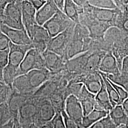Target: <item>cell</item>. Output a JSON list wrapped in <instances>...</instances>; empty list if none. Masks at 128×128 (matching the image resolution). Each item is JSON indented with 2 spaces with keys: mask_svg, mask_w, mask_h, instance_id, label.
I'll list each match as a JSON object with an SVG mask.
<instances>
[{
  "mask_svg": "<svg viewBox=\"0 0 128 128\" xmlns=\"http://www.w3.org/2000/svg\"><path fill=\"white\" fill-rule=\"evenodd\" d=\"M92 40L89 36L87 27L80 23L76 24L73 36L64 59L66 61L91 49Z\"/></svg>",
  "mask_w": 128,
  "mask_h": 128,
  "instance_id": "obj_1",
  "label": "cell"
},
{
  "mask_svg": "<svg viewBox=\"0 0 128 128\" xmlns=\"http://www.w3.org/2000/svg\"><path fill=\"white\" fill-rule=\"evenodd\" d=\"M22 2L16 0L7 6L1 18L3 24L13 28L25 29L22 22Z\"/></svg>",
  "mask_w": 128,
  "mask_h": 128,
  "instance_id": "obj_2",
  "label": "cell"
},
{
  "mask_svg": "<svg viewBox=\"0 0 128 128\" xmlns=\"http://www.w3.org/2000/svg\"><path fill=\"white\" fill-rule=\"evenodd\" d=\"M76 24L68 28L56 36L51 38L48 44L46 50L54 52L64 58L72 39Z\"/></svg>",
  "mask_w": 128,
  "mask_h": 128,
  "instance_id": "obj_3",
  "label": "cell"
},
{
  "mask_svg": "<svg viewBox=\"0 0 128 128\" xmlns=\"http://www.w3.org/2000/svg\"><path fill=\"white\" fill-rule=\"evenodd\" d=\"M75 24L76 23L74 22L63 12L59 10L43 26L46 28L50 38H52Z\"/></svg>",
  "mask_w": 128,
  "mask_h": 128,
  "instance_id": "obj_4",
  "label": "cell"
},
{
  "mask_svg": "<svg viewBox=\"0 0 128 128\" xmlns=\"http://www.w3.org/2000/svg\"><path fill=\"white\" fill-rule=\"evenodd\" d=\"M45 68L42 54L34 48L28 51L18 68V76L27 74L33 69Z\"/></svg>",
  "mask_w": 128,
  "mask_h": 128,
  "instance_id": "obj_5",
  "label": "cell"
},
{
  "mask_svg": "<svg viewBox=\"0 0 128 128\" xmlns=\"http://www.w3.org/2000/svg\"><path fill=\"white\" fill-rule=\"evenodd\" d=\"M84 12L98 21L109 23L114 27L115 21L119 9H107L92 6L88 2L82 6Z\"/></svg>",
  "mask_w": 128,
  "mask_h": 128,
  "instance_id": "obj_6",
  "label": "cell"
},
{
  "mask_svg": "<svg viewBox=\"0 0 128 128\" xmlns=\"http://www.w3.org/2000/svg\"><path fill=\"white\" fill-rule=\"evenodd\" d=\"M38 100L32 96L21 106L18 112V120L21 125L35 124Z\"/></svg>",
  "mask_w": 128,
  "mask_h": 128,
  "instance_id": "obj_7",
  "label": "cell"
},
{
  "mask_svg": "<svg viewBox=\"0 0 128 128\" xmlns=\"http://www.w3.org/2000/svg\"><path fill=\"white\" fill-rule=\"evenodd\" d=\"M28 36L32 41L33 48L42 54L46 50L51 38L46 30L43 26L36 24L31 29Z\"/></svg>",
  "mask_w": 128,
  "mask_h": 128,
  "instance_id": "obj_8",
  "label": "cell"
},
{
  "mask_svg": "<svg viewBox=\"0 0 128 128\" xmlns=\"http://www.w3.org/2000/svg\"><path fill=\"white\" fill-rule=\"evenodd\" d=\"M64 111L69 118L81 127L84 114L81 102L76 96L70 94L67 97L65 101Z\"/></svg>",
  "mask_w": 128,
  "mask_h": 128,
  "instance_id": "obj_9",
  "label": "cell"
},
{
  "mask_svg": "<svg viewBox=\"0 0 128 128\" xmlns=\"http://www.w3.org/2000/svg\"><path fill=\"white\" fill-rule=\"evenodd\" d=\"M38 99V104L35 124L38 127L50 122L55 116L56 111L48 99Z\"/></svg>",
  "mask_w": 128,
  "mask_h": 128,
  "instance_id": "obj_10",
  "label": "cell"
},
{
  "mask_svg": "<svg viewBox=\"0 0 128 128\" xmlns=\"http://www.w3.org/2000/svg\"><path fill=\"white\" fill-rule=\"evenodd\" d=\"M33 48L32 45H18L11 42L10 46L7 66L14 68L18 69L27 52Z\"/></svg>",
  "mask_w": 128,
  "mask_h": 128,
  "instance_id": "obj_11",
  "label": "cell"
},
{
  "mask_svg": "<svg viewBox=\"0 0 128 128\" xmlns=\"http://www.w3.org/2000/svg\"><path fill=\"white\" fill-rule=\"evenodd\" d=\"M0 31L4 33L14 44L18 45H32V41L25 29L13 28L2 24Z\"/></svg>",
  "mask_w": 128,
  "mask_h": 128,
  "instance_id": "obj_12",
  "label": "cell"
},
{
  "mask_svg": "<svg viewBox=\"0 0 128 128\" xmlns=\"http://www.w3.org/2000/svg\"><path fill=\"white\" fill-rule=\"evenodd\" d=\"M32 96L22 94L13 89H12L7 103L15 124L17 125L20 124L18 120V112L21 106Z\"/></svg>",
  "mask_w": 128,
  "mask_h": 128,
  "instance_id": "obj_13",
  "label": "cell"
},
{
  "mask_svg": "<svg viewBox=\"0 0 128 128\" xmlns=\"http://www.w3.org/2000/svg\"><path fill=\"white\" fill-rule=\"evenodd\" d=\"M28 82L34 92L50 79L52 74L46 68L33 69L26 74Z\"/></svg>",
  "mask_w": 128,
  "mask_h": 128,
  "instance_id": "obj_14",
  "label": "cell"
},
{
  "mask_svg": "<svg viewBox=\"0 0 128 128\" xmlns=\"http://www.w3.org/2000/svg\"><path fill=\"white\" fill-rule=\"evenodd\" d=\"M42 56L45 61V68L52 74L61 71L66 65V62L64 58L54 52L46 50Z\"/></svg>",
  "mask_w": 128,
  "mask_h": 128,
  "instance_id": "obj_15",
  "label": "cell"
},
{
  "mask_svg": "<svg viewBox=\"0 0 128 128\" xmlns=\"http://www.w3.org/2000/svg\"><path fill=\"white\" fill-rule=\"evenodd\" d=\"M22 10L23 25L28 35L33 26L37 24L36 20L37 10L28 0L22 2Z\"/></svg>",
  "mask_w": 128,
  "mask_h": 128,
  "instance_id": "obj_16",
  "label": "cell"
},
{
  "mask_svg": "<svg viewBox=\"0 0 128 128\" xmlns=\"http://www.w3.org/2000/svg\"><path fill=\"white\" fill-rule=\"evenodd\" d=\"M99 71L106 74L117 75L120 73L117 60L111 50L107 51L101 60Z\"/></svg>",
  "mask_w": 128,
  "mask_h": 128,
  "instance_id": "obj_17",
  "label": "cell"
},
{
  "mask_svg": "<svg viewBox=\"0 0 128 128\" xmlns=\"http://www.w3.org/2000/svg\"><path fill=\"white\" fill-rule=\"evenodd\" d=\"M59 10L53 0H48L46 4L36 12V20L37 24L43 26Z\"/></svg>",
  "mask_w": 128,
  "mask_h": 128,
  "instance_id": "obj_18",
  "label": "cell"
},
{
  "mask_svg": "<svg viewBox=\"0 0 128 128\" xmlns=\"http://www.w3.org/2000/svg\"><path fill=\"white\" fill-rule=\"evenodd\" d=\"M78 98L82 107L84 116L88 114L94 109L96 103V94L89 91L84 85Z\"/></svg>",
  "mask_w": 128,
  "mask_h": 128,
  "instance_id": "obj_19",
  "label": "cell"
},
{
  "mask_svg": "<svg viewBox=\"0 0 128 128\" xmlns=\"http://www.w3.org/2000/svg\"><path fill=\"white\" fill-rule=\"evenodd\" d=\"M101 88L96 94V103L94 109L104 110L109 112L113 107L110 102L105 83L101 76Z\"/></svg>",
  "mask_w": 128,
  "mask_h": 128,
  "instance_id": "obj_20",
  "label": "cell"
},
{
  "mask_svg": "<svg viewBox=\"0 0 128 128\" xmlns=\"http://www.w3.org/2000/svg\"><path fill=\"white\" fill-rule=\"evenodd\" d=\"M83 11V7L79 6L73 0H64L63 12L74 22L79 23L80 14Z\"/></svg>",
  "mask_w": 128,
  "mask_h": 128,
  "instance_id": "obj_21",
  "label": "cell"
},
{
  "mask_svg": "<svg viewBox=\"0 0 128 128\" xmlns=\"http://www.w3.org/2000/svg\"><path fill=\"white\" fill-rule=\"evenodd\" d=\"M81 82L92 94H96L101 87V75L99 71L90 73Z\"/></svg>",
  "mask_w": 128,
  "mask_h": 128,
  "instance_id": "obj_22",
  "label": "cell"
},
{
  "mask_svg": "<svg viewBox=\"0 0 128 128\" xmlns=\"http://www.w3.org/2000/svg\"><path fill=\"white\" fill-rule=\"evenodd\" d=\"M109 114L117 127L122 125L128 126V116L122 105H117L113 107L109 112Z\"/></svg>",
  "mask_w": 128,
  "mask_h": 128,
  "instance_id": "obj_23",
  "label": "cell"
},
{
  "mask_svg": "<svg viewBox=\"0 0 128 128\" xmlns=\"http://www.w3.org/2000/svg\"><path fill=\"white\" fill-rule=\"evenodd\" d=\"M109 112L104 110L94 109L88 114L84 116L81 127L88 128L98 120L107 116Z\"/></svg>",
  "mask_w": 128,
  "mask_h": 128,
  "instance_id": "obj_24",
  "label": "cell"
},
{
  "mask_svg": "<svg viewBox=\"0 0 128 128\" xmlns=\"http://www.w3.org/2000/svg\"><path fill=\"white\" fill-rule=\"evenodd\" d=\"M12 89L20 93L32 95L34 93L28 82L26 74L20 75L14 81Z\"/></svg>",
  "mask_w": 128,
  "mask_h": 128,
  "instance_id": "obj_25",
  "label": "cell"
},
{
  "mask_svg": "<svg viewBox=\"0 0 128 128\" xmlns=\"http://www.w3.org/2000/svg\"><path fill=\"white\" fill-rule=\"evenodd\" d=\"M102 77V78L106 88V90L108 92L110 104L112 107H114L117 105H122L119 95L115 90L114 88L113 87L111 83L110 82L109 79L107 78L106 74L99 71Z\"/></svg>",
  "mask_w": 128,
  "mask_h": 128,
  "instance_id": "obj_26",
  "label": "cell"
},
{
  "mask_svg": "<svg viewBox=\"0 0 128 128\" xmlns=\"http://www.w3.org/2000/svg\"><path fill=\"white\" fill-rule=\"evenodd\" d=\"M18 76V69L14 68L7 65L3 72V81L12 89L14 81Z\"/></svg>",
  "mask_w": 128,
  "mask_h": 128,
  "instance_id": "obj_27",
  "label": "cell"
},
{
  "mask_svg": "<svg viewBox=\"0 0 128 128\" xmlns=\"http://www.w3.org/2000/svg\"><path fill=\"white\" fill-rule=\"evenodd\" d=\"M106 76L112 82L123 87L128 92V74L120 72L118 74H106Z\"/></svg>",
  "mask_w": 128,
  "mask_h": 128,
  "instance_id": "obj_28",
  "label": "cell"
},
{
  "mask_svg": "<svg viewBox=\"0 0 128 128\" xmlns=\"http://www.w3.org/2000/svg\"><path fill=\"white\" fill-rule=\"evenodd\" d=\"M87 2L92 6L107 9H116L117 8L113 0H88Z\"/></svg>",
  "mask_w": 128,
  "mask_h": 128,
  "instance_id": "obj_29",
  "label": "cell"
},
{
  "mask_svg": "<svg viewBox=\"0 0 128 128\" xmlns=\"http://www.w3.org/2000/svg\"><path fill=\"white\" fill-rule=\"evenodd\" d=\"M117 127H118L115 124L108 114L107 116L98 120L88 128H116ZM78 128H82L78 127Z\"/></svg>",
  "mask_w": 128,
  "mask_h": 128,
  "instance_id": "obj_30",
  "label": "cell"
},
{
  "mask_svg": "<svg viewBox=\"0 0 128 128\" xmlns=\"http://www.w3.org/2000/svg\"><path fill=\"white\" fill-rule=\"evenodd\" d=\"M12 118L7 102L0 104V126L7 123Z\"/></svg>",
  "mask_w": 128,
  "mask_h": 128,
  "instance_id": "obj_31",
  "label": "cell"
},
{
  "mask_svg": "<svg viewBox=\"0 0 128 128\" xmlns=\"http://www.w3.org/2000/svg\"><path fill=\"white\" fill-rule=\"evenodd\" d=\"M12 91V89L3 81H0V104L7 102Z\"/></svg>",
  "mask_w": 128,
  "mask_h": 128,
  "instance_id": "obj_32",
  "label": "cell"
},
{
  "mask_svg": "<svg viewBox=\"0 0 128 128\" xmlns=\"http://www.w3.org/2000/svg\"><path fill=\"white\" fill-rule=\"evenodd\" d=\"M10 48L5 50L0 51V81H3V72L8 64Z\"/></svg>",
  "mask_w": 128,
  "mask_h": 128,
  "instance_id": "obj_33",
  "label": "cell"
},
{
  "mask_svg": "<svg viewBox=\"0 0 128 128\" xmlns=\"http://www.w3.org/2000/svg\"><path fill=\"white\" fill-rule=\"evenodd\" d=\"M51 122L53 128H66L63 117L60 112H56Z\"/></svg>",
  "mask_w": 128,
  "mask_h": 128,
  "instance_id": "obj_34",
  "label": "cell"
},
{
  "mask_svg": "<svg viewBox=\"0 0 128 128\" xmlns=\"http://www.w3.org/2000/svg\"><path fill=\"white\" fill-rule=\"evenodd\" d=\"M109 81H110V82L111 83V84H112V86H113V87L114 88L117 92L118 93L119 97H120L121 104H122L123 103L124 101H125L128 97V92L121 86L112 82L110 80H109Z\"/></svg>",
  "mask_w": 128,
  "mask_h": 128,
  "instance_id": "obj_35",
  "label": "cell"
},
{
  "mask_svg": "<svg viewBox=\"0 0 128 128\" xmlns=\"http://www.w3.org/2000/svg\"><path fill=\"white\" fill-rule=\"evenodd\" d=\"M11 42L9 38L4 33L0 31V51L5 50L9 48Z\"/></svg>",
  "mask_w": 128,
  "mask_h": 128,
  "instance_id": "obj_36",
  "label": "cell"
},
{
  "mask_svg": "<svg viewBox=\"0 0 128 128\" xmlns=\"http://www.w3.org/2000/svg\"><path fill=\"white\" fill-rule=\"evenodd\" d=\"M62 116L64 118V122L66 125V128H78V125L73 120L69 118L68 115L66 114L64 110H63L61 112Z\"/></svg>",
  "mask_w": 128,
  "mask_h": 128,
  "instance_id": "obj_37",
  "label": "cell"
},
{
  "mask_svg": "<svg viewBox=\"0 0 128 128\" xmlns=\"http://www.w3.org/2000/svg\"><path fill=\"white\" fill-rule=\"evenodd\" d=\"M15 0H0V19L3 17L7 6Z\"/></svg>",
  "mask_w": 128,
  "mask_h": 128,
  "instance_id": "obj_38",
  "label": "cell"
},
{
  "mask_svg": "<svg viewBox=\"0 0 128 128\" xmlns=\"http://www.w3.org/2000/svg\"><path fill=\"white\" fill-rule=\"evenodd\" d=\"M35 7L36 10H38L45 4L48 0H28Z\"/></svg>",
  "mask_w": 128,
  "mask_h": 128,
  "instance_id": "obj_39",
  "label": "cell"
},
{
  "mask_svg": "<svg viewBox=\"0 0 128 128\" xmlns=\"http://www.w3.org/2000/svg\"><path fill=\"white\" fill-rule=\"evenodd\" d=\"M119 10H124L126 5L128 4V0H113Z\"/></svg>",
  "mask_w": 128,
  "mask_h": 128,
  "instance_id": "obj_40",
  "label": "cell"
},
{
  "mask_svg": "<svg viewBox=\"0 0 128 128\" xmlns=\"http://www.w3.org/2000/svg\"><path fill=\"white\" fill-rule=\"evenodd\" d=\"M120 72L128 74V56H125L122 60Z\"/></svg>",
  "mask_w": 128,
  "mask_h": 128,
  "instance_id": "obj_41",
  "label": "cell"
},
{
  "mask_svg": "<svg viewBox=\"0 0 128 128\" xmlns=\"http://www.w3.org/2000/svg\"><path fill=\"white\" fill-rule=\"evenodd\" d=\"M16 124H15L14 120L12 119L7 123L0 125V128H16Z\"/></svg>",
  "mask_w": 128,
  "mask_h": 128,
  "instance_id": "obj_42",
  "label": "cell"
},
{
  "mask_svg": "<svg viewBox=\"0 0 128 128\" xmlns=\"http://www.w3.org/2000/svg\"><path fill=\"white\" fill-rule=\"evenodd\" d=\"M122 106L128 117V97L123 102Z\"/></svg>",
  "mask_w": 128,
  "mask_h": 128,
  "instance_id": "obj_43",
  "label": "cell"
},
{
  "mask_svg": "<svg viewBox=\"0 0 128 128\" xmlns=\"http://www.w3.org/2000/svg\"><path fill=\"white\" fill-rule=\"evenodd\" d=\"M38 128H53V127L50 121V122H48L46 124H44L38 126Z\"/></svg>",
  "mask_w": 128,
  "mask_h": 128,
  "instance_id": "obj_44",
  "label": "cell"
},
{
  "mask_svg": "<svg viewBox=\"0 0 128 128\" xmlns=\"http://www.w3.org/2000/svg\"><path fill=\"white\" fill-rule=\"evenodd\" d=\"M21 126L22 128H38V127L34 123L22 125Z\"/></svg>",
  "mask_w": 128,
  "mask_h": 128,
  "instance_id": "obj_45",
  "label": "cell"
},
{
  "mask_svg": "<svg viewBox=\"0 0 128 128\" xmlns=\"http://www.w3.org/2000/svg\"><path fill=\"white\" fill-rule=\"evenodd\" d=\"M88 0H76L74 2L79 6H82L86 3H87Z\"/></svg>",
  "mask_w": 128,
  "mask_h": 128,
  "instance_id": "obj_46",
  "label": "cell"
},
{
  "mask_svg": "<svg viewBox=\"0 0 128 128\" xmlns=\"http://www.w3.org/2000/svg\"><path fill=\"white\" fill-rule=\"evenodd\" d=\"M116 128H128V126H125V125H122V126H120L119 127H118Z\"/></svg>",
  "mask_w": 128,
  "mask_h": 128,
  "instance_id": "obj_47",
  "label": "cell"
},
{
  "mask_svg": "<svg viewBox=\"0 0 128 128\" xmlns=\"http://www.w3.org/2000/svg\"><path fill=\"white\" fill-rule=\"evenodd\" d=\"M2 20L1 19H0V28H1V26H2Z\"/></svg>",
  "mask_w": 128,
  "mask_h": 128,
  "instance_id": "obj_48",
  "label": "cell"
},
{
  "mask_svg": "<svg viewBox=\"0 0 128 128\" xmlns=\"http://www.w3.org/2000/svg\"><path fill=\"white\" fill-rule=\"evenodd\" d=\"M127 56H128V52H127Z\"/></svg>",
  "mask_w": 128,
  "mask_h": 128,
  "instance_id": "obj_49",
  "label": "cell"
},
{
  "mask_svg": "<svg viewBox=\"0 0 128 128\" xmlns=\"http://www.w3.org/2000/svg\"><path fill=\"white\" fill-rule=\"evenodd\" d=\"M74 1V2H75V1H76V0H73Z\"/></svg>",
  "mask_w": 128,
  "mask_h": 128,
  "instance_id": "obj_50",
  "label": "cell"
},
{
  "mask_svg": "<svg viewBox=\"0 0 128 128\" xmlns=\"http://www.w3.org/2000/svg\"><path fill=\"white\" fill-rule=\"evenodd\" d=\"M22 0V1H23V0Z\"/></svg>",
  "mask_w": 128,
  "mask_h": 128,
  "instance_id": "obj_51",
  "label": "cell"
},
{
  "mask_svg": "<svg viewBox=\"0 0 128 128\" xmlns=\"http://www.w3.org/2000/svg\"></svg>",
  "mask_w": 128,
  "mask_h": 128,
  "instance_id": "obj_52",
  "label": "cell"
}]
</instances>
